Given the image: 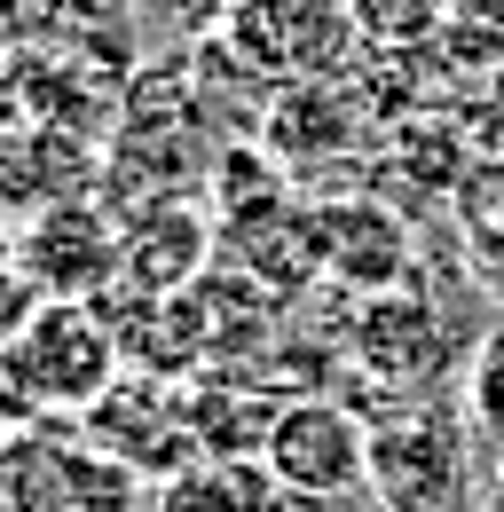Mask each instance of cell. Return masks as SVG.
<instances>
[{
  "label": "cell",
  "mask_w": 504,
  "mask_h": 512,
  "mask_svg": "<svg viewBox=\"0 0 504 512\" xmlns=\"http://www.w3.org/2000/svg\"><path fill=\"white\" fill-rule=\"evenodd\" d=\"M0 512H150V481L126 473L79 418L0 434Z\"/></svg>",
  "instance_id": "1"
},
{
  "label": "cell",
  "mask_w": 504,
  "mask_h": 512,
  "mask_svg": "<svg viewBox=\"0 0 504 512\" xmlns=\"http://www.w3.org/2000/svg\"><path fill=\"white\" fill-rule=\"evenodd\" d=\"M378 512H481L465 434L441 402H402L371 410V473H363Z\"/></svg>",
  "instance_id": "2"
},
{
  "label": "cell",
  "mask_w": 504,
  "mask_h": 512,
  "mask_svg": "<svg viewBox=\"0 0 504 512\" xmlns=\"http://www.w3.org/2000/svg\"><path fill=\"white\" fill-rule=\"evenodd\" d=\"M221 40L245 56L268 87L292 79H347L363 64V32L347 16V0H237L221 16Z\"/></svg>",
  "instance_id": "3"
},
{
  "label": "cell",
  "mask_w": 504,
  "mask_h": 512,
  "mask_svg": "<svg viewBox=\"0 0 504 512\" xmlns=\"http://www.w3.org/2000/svg\"><path fill=\"white\" fill-rule=\"evenodd\" d=\"M260 465L284 497H363L371 473V418L339 394H284Z\"/></svg>",
  "instance_id": "4"
},
{
  "label": "cell",
  "mask_w": 504,
  "mask_h": 512,
  "mask_svg": "<svg viewBox=\"0 0 504 512\" xmlns=\"http://www.w3.org/2000/svg\"><path fill=\"white\" fill-rule=\"evenodd\" d=\"M87 442H103L126 473H142L150 489L166 473H182L189 457H205L189 434V379H150V371H119L87 410H79Z\"/></svg>",
  "instance_id": "5"
},
{
  "label": "cell",
  "mask_w": 504,
  "mask_h": 512,
  "mask_svg": "<svg viewBox=\"0 0 504 512\" xmlns=\"http://www.w3.org/2000/svg\"><path fill=\"white\" fill-rule=\"evenodd\" d=\"M347 363L363 371L386 394H434L457 363V331L441 323V308L426 292L394 284V292H371L355 323H347Z\"/></svg>",
  "instance_id": "6"
},
{
  "label": "cell",
  "mask_w": 504,
  "mask_h": 512,
  "mask_svg": "<svg viewBox=\"0 0 504 512\" xmlns=\"http://www.w3.org/2000/svg\"><path fill=\"white\" fill-rule=\"evenodd\" d=\"M308 221H315V260L331 284H347L355 300L371 292H394L418 276V237L402 221V205L378 190H339V197H308Z\"/></svg>",
  "instance_id": "7"
},
{
  "label": "cell",
  "mask_w": 504,
  "mask_h": 512,
  "mask_svg": "<svg viewBox=\"0 0 504 512\" xmlns=\"http://www.w3.org/2000/svg\"><path fill=\"white\" fill-rule=\"evenodd\" d=\"M16 260L32 268V284L48 300H103L119 284V213L103 197H56V205L24 213Z\"/></svg>",
  "instance_id": "8"
},
{
  "label": "cell",
  "mask_w": 504,
  "mask_h": 512,
  "mask_svg": "<svg viewBox=\"0 0 504 512\" xmlns=\"http://www.w3.org/2000/svg\"><path fill=\"white\" fill-rule=\"evenodd\" d=\"M16 355H24V371L40 379V394H48L56 418H79V410L126 371L119 339H111V316H103L95 300H40V316L24 323Z\"/></svg>",
  "instance_id": "9"
},
{
  "label": "cell",
  "mask_w": 504,
  "mask_h": 512,
  "mask_svg": "<svg viewBox=\"0 0 504 512\" xmlns=\"http://www.w3.org/2000/svg\"><path fill=\"white\" fill-rule=\"evenodd\" d=\"M221 245V221L189 197H150L119 213V292H142V300H174L205 276V260Z\"/></svg>",
  "instance_id": "10"
},
{
  "label": "cell",
  "mask_w": 504,
  "mask_h": 512,
  "mask_svg": "<svg viewBox=\"0 0 504 512\" xmlns=\"http://www.w3.org/2000/svg\"><path fill=\"white\" fill-rule=\"evenodd\" d=\"M363 134H371V111H363V95H355L347 79H292V87H276L268 111H260V150H268L276 166H292V174L363 150Z\"/></svg>",
  "instance_id": "11"
},
{
  "label": "cell",
  "mask_w": 504,
  "mask_h": 512,
  "mask_svg": "<svg viewBox=\"0 0 504 512\" xmlns=\"http://www.w3.org/2000/svg\"><path fill=\"white\" fill-rule=\"evenodd\" d=\"M221 237H229L237 276H252L268 300H292V292H308L315 276H323V260H315V221H308V205L292 190L260 197L245 213H221Z\"/></svg>",
  "instance_id": "12"
},
{
  "label": "cell",
  "mask_w": 504,
  "mask_h": 512,
  "mask_svg": "<svg viewBox=\"0 0 504 512\" xmlns=\"http://www.w3.org/2000/svg\"><path fill=\"white\" fill-rule=\"evenodd\" d=\"M473 158H481V150H473V134H465V119H457L449 103L410 111V119H394L386 142H378V182H386L378 197H394V205L418 197V205H441V213H449V197H457V182H465Z\"/></svg>",
  "instance_id": "13"
},
{
  "label": "cell",
  "mask_w": 504,
  "mask_h": 512,
  "mask_svg": "<svg viewBox=\"0 0 504 512\" xmlns=\"http://www.w3.org/2000/svg\"><path fill=\"white\" fill-rule=\"evenodd\" d=\"M276 410H284V394L245 379V371H197L189 379V434L205 457H260Z\"/></svg>",
  "instance_id": "14"
},
{
  "label": "cell",
  "mask_w": 504,
  "mask_h": 512,
  "mask_svg": "<svg viewBox=\"0 0 504 512\" xmlns=\"http://www.w3.org/2000/svg\"><path fill=\"white\" fill-rule=\"evenodd\" d=\"M284 489L268 481L260 457H189L150 489V512H276Z\"/></svg>",
  "instance_id": "15"
},
{
  "label": "cell",
  "mask_w": 504,
  "mask_h": 512,
  "mask_svg": "<svg viewBox=\"0 0 504 512\" xmlns=\"http://www.w3.org/2000/svg\"><path fill=\"white\" fill-rule=\"evenodd\" d=\"M449 229H457L465 260L504 292V150H481L465 166V182L449 197Z\"/></svg>",
  "instance_id": "16"
},
{
  "label": "cell",
  "mask_w": 504,
  "mask_h": 512,
  "mask_svg": "<svg viewBox=\"0 0 504 512\" xmlns=\"http://www.w3.org/2000/svg\"><path fill=\"white\" fill-rule=\"evenodd\" d=\"M434 48L449 56V71H457V79L504 71V0H449Z\"/></svg>",
  "instance_id": "17"
},
{
  "label": "cell",
  "mask_w": 504,
  "mask_h": 512,
  "mask_svg": "<svg viewBox=\"0 0 504 512\" xmlns=\"http://www.w3.org/2000/svg\"><path fill=\"white\" fill-rule=\"evenodd\" d=\"M347 16L371 48H434L449 0H347Z\"/></svg>",
  "instance_id": "18"
},
{
  "label": "cell",
  "mask_w": 504,
  "mask_h": 512,
  "mask_svg": "<svg viewBox=\"0 0 504 512\" xmlns=\"http://www.w3.org/2000/svg\"><path fill=\"white\" fill-rule=\"evenodd\" d=\"M465 418H473L489 442H504V331L465 363Z\"/></svg>",
  "instance_id": "19"
},
{
  "label": "cell",
  "mask_w": 504,
  "mask_h": 512,
  "mask_svg": "<svg viewBox=\"0 0 504 512\" xmlns=\"http://www.w3.org/2000/svg\"><path fill=\"white\" fill-rule=\"evenodd\" d=\"M40 284H32V268L16 260V237H0V347H16L24 339V323L40 316Z\"/></svg>",
  "instance_id": "20"
},
{
  "label": "cell",
  "mask_w": 504,
  "mask_h": 512,
  "mask_svg": "<svg viewBox=\"0 0 504 512\" xmlns=\"http://www.w3.org/2000/svg\"><path fill=\"white\" fill-rule=\"evenodd\" d=\"M40 418H56L48 394H40V379L24 371L16 347H0V434H24V426H40Z\"/></svg>",
  "instance_id": "21"
},
{
  "label": "cell",
  "mask_w": 504,
  "mask_h": 512,
  "mask_svg": "<svg viewBox=\"0 0 504 512\" xmlns=\"http://www.w3.org/2000/svg\"><path fill=\"white\" fill-rule=\"evenodd\" d=\"M48 8L56 0H0V64L24 56L32 40H48Z\"/></svg>",
  "instance_id": "22"
}]
</instances>
